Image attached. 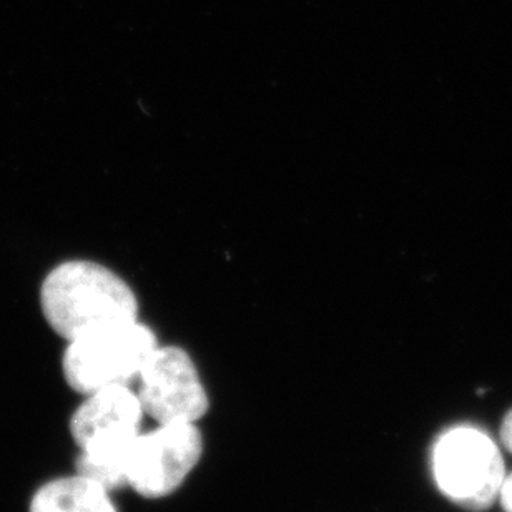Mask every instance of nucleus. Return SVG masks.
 Segmentation results:
<instances>
[{
  "instance_id": "obj_3",
  "label": "nucleus",
  "mask_w": 512,
  "mask_h": 512,
  "mask_svg": "<svg viewBox=\"0 0 512 512\" xmlns=\"http://www.w3.org/2000/svg\"><path fill=\"white\" fill-rule=\"evenodd\" d=\"M62 373L77 393L130 386L158 348L157 336L138 320L104 326L67 341Z\"/></svg>"
},
{
  "instance_id": "obj_7",
  "label": "nucleus",
  "mask_w": 512,
  "mask_h": 512,
  "mask_svg": "<svg viewBox=\"0 0 512 512\" xmlns=\"http://www.w3.org/2000/svg\"><path fill=\"white\" fill-rule=\"evenodd\" d=\"M110 493L82 474L60 476L35 489L29 512H117Z\"/></svg>"
},
{
  "instance_id": "obj_5",
  "label": "nucleus",
  "mask_w": 512,
  "mask_h": 512,
  "mask_svg": "<svg viewBox=\"0 0 512 512\" xmlns=\"http://www.w3.org/2000/svg\"><path fill=\"white\" fill-rule=\"evenodd\" d=\"M197 423L158 424L140 433L127 461V486L143 498L158 499L182 486L202 458Z\"/></svg>"
},
{
  "instance_id": "obj_2",
  "label": "nucleus",
  "mask_w": 512,
  "mask_h": 512,
  "mask_svg": "<svg viewBox=\"0 0 512 512\" xmlns=\"http://www.w3.org/2000/svg\"><path fill=\"white\" fill-rule=\"evenodd\" d=\"M143 413L137 391L112 386L85 394L70 418V434L79 446L75 473L109 491L127 486V461L140 436Z\"/></svg>"
},
{
  "instance_id": "obj_6",
  "label": "nucleus",
  "mask_w": 512,
  "mask_h": 512,
  "mask_svg": "<svg viewBox=\"0 0 512 512\" xmlns=\"http://www.w3.org/2000/svg\"><path fill=\"white\" fill-rule=\"evenodd\" d=\"M143 413L158 424L197 423L208 411V396L187 351L158 346L138 376Z\"/></svg>"
},
{
  "instance_id": "obj_8",
  "label": "nucleus",
  "mask_w": 512,
  "mask_h": 512,
  "mask_svg": "<svg viewBox=\"0 0 512 512\" xmlns=\"http://www.w3.org/2000/svg\"><path fill=\"white\" fill-rule=\"evenodd\" d=\"M499 501L503 504V508L508 512H512V473L506 474V478H504L503 486H501V491H499Z\"/></svg>"
},
{
  "instance_id": "obj_1",
  "label": "nucleus",
  "mask_w": 512,
  "mask_h": 512,
  "mask_svg": "<svg viewBox=\"0 0 512 512\" xmlns=\"http://www.w3.org/2000/svg\"><path fill=\"white\" fill-rule=\"evenodd\" d=\"M45 321L64 340L89 331L138 320L132 288L107 266L72 260L55 266L40 290Z\"/></svg>"
},
{
  "instance_id": "obj_9",
  "label": "nucleus",
  "mask_w": 512,
  "mask_h": 512,
  "mask_svg": "<svg viewBox=\"0 0 512 512\" xmlns=\"http://www.w3.org/2000/svg\"><path fill=\"white\" fill-rule=\"evenodd\" d=\"M501 441L509 453H512V409L506 414V418L501 424Z\"/></svg>"
},
{
  "instance_id": "obj_4",
  "label": "nucleus",
  "mask_w": 512,
  "mask_h": 512,
  "mask_svg": "<svg viewBox=\"0 0 512 512\" xmlns=\"http://www.w3.org/2000/svg\"><path fill=\"white\" fill-rule=\"evenodd\" d=\"M434 483L443 496L469 511L491 508L506 478L503 454L483 429L454 426L434 444Z\"/></svg>"
}]
</instances>
